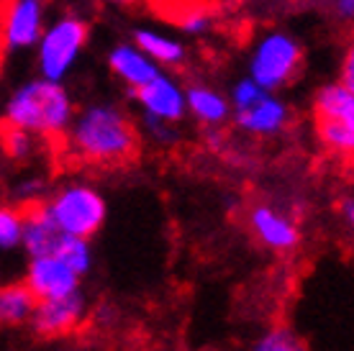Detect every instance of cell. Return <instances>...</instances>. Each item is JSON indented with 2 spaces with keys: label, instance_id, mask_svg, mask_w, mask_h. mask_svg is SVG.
<instances>
[{
  "label": "cell",
  "instance_id": "1",
  "mask_svg": "<svg viewBox=\"0 0 354 351\" xmlns=\"http://www.w3.org/2000/svg\"><path fill=\"white\" fill-rule=\"evenodd\" d=\"M72 154L95 167H121L139 154V131L115 106L85 108L67 129Z\"/></svg>",
  "mask_w": 354,
  "mask_h": 351
},
{
  "label": "cell",
  "instance_id": "2",
  "mask_svg": "<svg viewBox=\"0 0 354 351\" xmlns=\"http://www.w3.org/2000/svg\"><path fill=\"white\" fill-rule=\"evenodd\" d=\"M75 108L62 88V82L54 79H34L18 88L6 108V121L26 129V131L44 136V139H59L67 133Z\"/></svg>",
  "mask_w": 354,
  "mask_h": 351
},
{
  "label": "cell",
  "instance_id": "3",
  "mask_svg": "<svg viewBox=\"0 0 354 351\" xmlns=\"http://www.w3.org/2000/svg\"><path fill=\"white\" fill-rule=\"evenodd\" d=\"M303 46L285 31H270L257 41L252 61H249V79H254L259 88L274 90L292 85V79L301 75Z\"/></svg>",
  "mask_w": 354,
  "mask_h": 351
},
{
  "label": "cell",
  "instance_id": "4",
  "mask_svg": "<svg viewBox=\"0 0 354 351\" xmlns=\"http://www.w3.org/2000/svg\"><path fill=\"white\" fill-rule=\"evenodd\" d=\"M234 121L249 136H277L288 129L290 111L274 93L259 88L254 79H241L229 100Z\"/></svg>",
  "mask_w": 354,
  "mask_h": 351
},
{
  "label": "cell",
  "instance_id": "5",
  "mask_svg": "<svg viewBox=\"0 0 354 351\" xmlns=\"http://www.w3.org/2000/svg\"><path fill=\"white\" fill-rule=\"evenodd\" d=\"M44 211L62 234L90 238L106 220V200L88 184H70L44 202Z\"/></svg>",
  "mask_w": 354,
  "mask_h": 351
},
{
  "label": "cell",
  "instance_id": "6",
  "mask_svg": "<svg viewBox=\"0 0 354 351\" xmlns=\"http://www.w3.org/2000/svg\"><path fill=\"white\" fill-rule=\"evenodd\" d=\"M88 23L77 16H62L41 31L36 46H39V70L44 79L62 82V77L80 57L82 46L88 44Z\"/></svg>",
  "mask_w": 354,
  "mask_h": 351
},
{
  "label": "cell",
  "instance_id": "7",
  "mask_svg": "<svg viewBox=\"0 0 354 351\" xmlns=\"http://www.w3.org/2000/svg\"><path fill=\"white\" fill-rule=\"evenodd\" d=\"M44 31L41 0H0V44L10 49H31Z\"/></svg>",
  "mask_w": 354,
  "mask_h": 351
},
{
  "label": "cell",
  "instance_id": "8",
  "mask_svg": "<svg viewBox=\"0 0 354 351\" xmlns=\"http://www.w3.org/2000/svg\"><path fill=\"white\" fill-rule=\"evenodd\" d=\"M85 313H88L85 295L80 290H75L70 295H62V298L39 300L31 321H34V328L39 336H44V339H59V336L77 331L82 325V321H85Z\"/></svg>",
  "mask_w": 354,
  "mask_h": 351
},
{
  "label": "cell",
  "instance_id": "9",
  "mask_svg": "<svg viewBox=\"0 0 354 351\" xmlns=\"http://www.w3.org/2000/svg\"><path fill=\"white\" fill-rule=\"evenodd\" d=\"M24 285L34 292L36 300H52L80 290V274L54 254L31 256Z\"/></svg>",
  "mask_w": 354,
  "mask_h": 351
},
{
  "label": "cell",
  "instance_id": "10",
  "mask_svg": "<svg viewBox=\"0 0 354 351\" xmlns=\"http://www.w3.org/2000/svg\"><path fill=\"white\" fill-rule=\"evenodd\" d=\"M133 95L139 100L144 115H151V118H160L167 123H177L185 115V90L162 72H157L139 90H133Z\"/></svg>",
  "mask_w": 354,
  "mask_h": 351
},
{
  "label": "cell",
  "instance_id": "11",
  "mask_svg": "<svg viewBox=\"0 0 354 351\" xmlns=\"http://www.w3.org/2000/svg\"><path fill=\"white\" fill-rule=\"evenodd\" d=\"M249 229L257 241L272 252H292L301 244V231L285 213L270 205H254L249 211Z\"/></svg>",
  "mask_w": 354,
  "mask_h": 351
},
{
  "label": "cell",
  "instance_id": "12",
  "mask_svg": "<svg viewBox=\"0 0 354 351\" xmlns=\"http://www.w3.org/2000/svg\"><path fill=\"white\" fill-rule=\"evenodd\" d=\"M62 231L52 223L46 216L44 202H26L24 205V234H21V246L28 252V256L54 254V249L62 241Z\"/></svg>",
  "mask_w": 354,
  "mask_h": 351
},
{
  "label": "cell",
  "instance_id": "13",
  "mask_svg": "<svg viewBox=\"0 0 354 351\" xmlns=\"http://www.w3.org/2000/svg\"><path fill=\"white\" fill-rule=\"evenodd\" d=\"M108 64H111L115 77L124 79L131 90H139L160 72V64H154L139 46H131V44L115 46L113 52H111V57H108Z\"/></svg>",
  "mask_w": 354,
  "mask_h": 351
},
{
  "label": "cell",
  "instance_id": "14",
  "mask_svg": "<svg viewBox=\"0 0 354 351\" xmlns=\"http://www.w3.org/2000/svg\"><path fill=\"white\" fill-rule=\"evenodd\" d=\"M185 111H190L198 121L211 126V129H218L221 123L229 121L231 115L229 100L213 88H205V85H190L185 90Z\"/></svg>",
  "mask_w": 354,
  "mask_h": 351
},
{
  "label": "cell",
  "instance_id": "15",
  "mask_svg": "<svg viewBox=\"0 0 354 351\" xmlns=\"http://www.w3.org/2000/svg\"><path fill=\"white\" fill-rule=\"evenodd\" d=\"M313 118L316 121H346L354 123V88L344 82L326 85L316 93L313 100Z\"/></svg>",
  "mask_w": 354,
  "mask_h": 351
},
{
  "label": "cell",
  "instance_id": "16",
  "mask_svg": "<svg viewBox=\"0 0 354 351\" xmlns=\"http://www.w3.org/2000/svg\"><path fill=\"white\" fill-rule=\"evenodd\" d=\"M133 41H136V46H139L154 64L180 67V64L185 61V49H183V44L165 34H157V31H149V28H139V31L133 34Z\"/></svg>",
  "mask_w": 354,
  "mask_h": 351
},
{
  "label": "cell",
  "instance_id": "17",
  "mask_svg": "<svg viewBox=\"0 0 354 351\" xmlns=\"http://www.w3.org/2000/svg\"><path fill=\"white\" fill-rule=\"evenodd\" d=\"M39 300L28 290L24 282L18 285H3L0 287V323L18 325L26 323L34 316V307Z\"/></svg>",
  "mask_w": 354,
  "mask_h": 351
},
{
  "label": "cell",
  "instance_id": "18",
  "mask_svg": "<svg viewBox=\"0 0 354 351\" xmlns=\"http://www.w3.org/2000/svg\"><path fill=\"white\" fill-rule=\"evenodd\" d=\"M316 136L321 146L334 157H352L354 149V123L346 121H316Z\"/></svg>",
  "mask_w": 354,
  "mask_h": 351
},
{
  "label": "cell",
  "instance_id": "19",
  "mask_svg": "<svg viewBox=\"0 0 354 351\" xmlns=\"http://www.w3.org/2000/svg\"><path fill=\"white\" fill-rule=\"evenodd\" d=\"M54 256H59L64 264H70L75 272L85 274L90 269V264H93V249H90L88 238H80V236H67L64 234L59 246L54 249Z\"/></svg>",
  "mask_w": 354,
  "mask_h": 351
},
{
  "label": "cell",
  "instance_id": "20",
  "mask_svg": "<svg viewBox=\"0 0 354 351\" xmlns=\"http://www.w3.org/2000/svg\"><path fill=\"white\" fill-rule=\"evenodd\" d=\"M0 146L10 159H26L36 151V133L3 121L0 123Z\"/></svg>",
  "mask_w": 354,
  "mask_h": 351
},
{
  "label": "cell",
  "instance_id": "21",
  "mask_svg": "<svg viewBox=\"0 0 354 351\" xmlns=\"http://www.w3.org/2000/svg\"><path fill=\"white\" fill-rule=\"evenodd\" d=\"M21 234H24V208L0 205V252L21 246Z\"/></svg>",
  "mask_w": 354,
  "mask_h": 351
},
{
  "label": "cell",
  "instance_id": "22",
  "mask_svg": "<svg viewBox=\"0 0 354 351\" xmlns=\"http://www.w3.org/2000/svg\"><path fill=\"white\" fill-rule=\"evenodd\" d=\"M252 351H308V349H306V343L292 334L290 328L277 325L272 331H267V334L252 346Z\"/></svg>",
  "mask_w": 354,
  "mask_h": 351
},
{
  "label": "cell",
  "instance_id": "23",
  "mask_svg": "<svg viewBox=\"0 0 354 351\" xmlns=\"http://www.w3.org/2000/svg\"><path fill=\"white\" fill-rule=\"evenodd\" d=\"M334 3V13L344 21H352L354 16V0H331Z\"/></svg>",
  "mask_w": 354,
  "mask_h": 351
},
{
  "label": "cell",
  "instance_id": "24",
  "mask_svg": "<svg viewBox=\"0 0 354 351\" xmlns=\"http://www.w3.org/2000/svg\"><path fill=\"white\" fill-rule=\"evenodd\" d=\"M339 82H344L349 88H354V54L349 52L344 59V79H339Z\"/></svg>",
  "mask_w": 354,
  "mask_h": 351
},
{
  "label": "cell",
  "instance_id": "25",
  "mask_svg": "<svg viewBox=\"0 0 354 351\" xmlns=\"http://www.w3.org/2000/svg\"><path fill=\"white\" fill-rule=\"evenodd\" d=\"M344 218H346V223H352L354 220V208H352V200H349V198L344 200Z\"/></svg>",
  "mask_w": 354,
  "mask_h": 351
},
{
  "label": "cell",
  "instance_id": "26",
  "mask_svg": "<svg viewBox=\"0 0 354 351\" xmlns=\"http://www.w3.org/2000/svg\"><path fill=\"white\" fill-rule=\"evenodd\" d=\"M103 3H118V6H133V3H139V0H103Z\"/></svg>",
  "mask_w": 354,
  "mask_h": 351
},
{
  "label": "cell",
  "instance_id": "27",
  "mask_svg": "<svg viewBox=\"0 0 354 351\" xmlns=\"http://www.w3.org/2000/svg\"><path fill=\"white\" fill-rule=\"evenodd\" d=\"M3 52H6V49H3V44H0V59H3Z\"/></svg>",
  "mask_w": 354,
  "mask_h": 351
}]
</instances>
